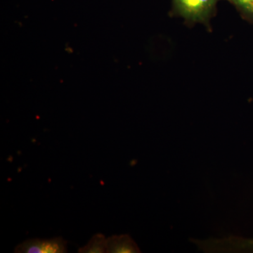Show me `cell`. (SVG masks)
I'll return each instance as SVG.
<instances>
[{"mask_svg": "<svg viewBox=\"0 0 253 253\" xmlns=\"http://www.w3.org/2000/svg\"><path fill=\"white\" fill-rule=\"evenodd\" d=\"M17 253H64L67 252V241L63 238L42 240L30 239L18 245Z\"/></svg>", "mask_w": 253, "mask_h": 253, "instance_id": "7a4b0ae2", "label": "cell"}, {"mask_svg": "<svg viewBox=\"0 0 253 253\" xmlns=\"http://www.w3.org/2000/svg\"><path fill=\"white\" fill-rule=\"evenodd\" d=\"M248 246H250L251 249L253 251V240H252V241H249V243H248Z\"/></svg>", "mask_w": 253, "mask_h": 253, "instance_id": "8992f818", "label": "cell"}, {"mask_svg": "<svg viewBox=\"0 0 253 253\" xmlns=\"http://www.w3.org/2000/svg\"><path fill=\"white\" fill-rule=\"evenodd\" d=\"M107 253H139V248L130 236L124 234L121 236H112L108 238Z\"/></svg>", "mask_w": 253, "mask_h": 253, "instance_id": "3957f363", "label": "cell"}, {"mask_svg": "<svg viewBox=\"0 0 253 253\" xmlns=\"http://www.w3.org/2000/svg\"><path fill=\"white\" fill-rule=\"evenodd\" d=\"M104 234H96L91 238L86 246L80 248V253H104L107 251V244Z\"/></svg>", "mask_w": 253, "mask_h": 253, "instance_id": "277c9868", "label": "cell"}, {"mask_svg": "<svg viewBox=\"0 0 253 253\" xmlns=\"http://www.w3.org/2000/svg\"><path fill=\"white\" fill-rule=\"evenodd\" d=\"M219 0H172V14L184 18L189 25L201 23L211 28L210 22L217 11Z\"/></svg>", "mask_w": 253, "mask_h": 253, "instance_id": "6da1fadb", "label": "cell"}, {"mask_svg": "<svg viewBox=\"0 0 253 253\" xmlns=\"http://www.w3.org/2000/svg\"><path fill=\"white\" fill-rule=\"evenodd\" d=\"M230 2L245 21L253 26V0H226Z\"/></svg>", "mask_w": 253, "mask_h": 253, "instance_id": "5b68a950", "label": "cell"}]
</instances>
